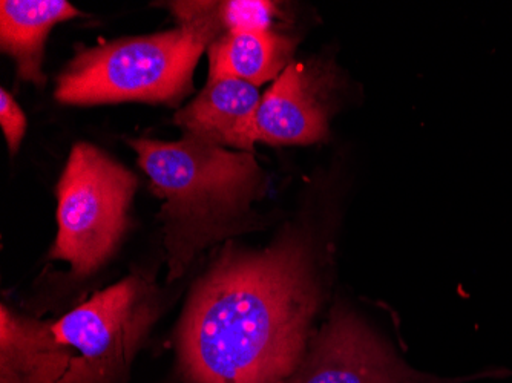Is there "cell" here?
Listing matches in <instances>:
<instances>
[{
  "instance_id": "obj_8",
  "label": "cell",
  "mask_w": 512,
  "mask_h": 383,
  "mask_svg": "<svg viewBox=\"0 0 512 383\" xmlns=\"http://www.w3.org/2000/svg\"><path fill=\"white\" fill-rule=\"evenodd\" d=\"M261 99L258 88L243 80L209 79L197 99L175 114L174 122L198 140L252 152Z\"/></svg>"
},
{
  "instance_id": "obj_7",
  "label": "cell",
  "mask_w": 512,
  "mask_h": 383,
  "mask_svg": "<svg viewBox=\"0 0 512 383\" xmlns=\"http://www.w3.org/2000/svg\"><path fill=\"white\" fill-rule=\"evenodd\" d=\"M329 122L316 77L306 66L284 69L263 95L256 112V141L267 145H312L327 135Z\"/></svg>"
},
{
  "instance_id": "obj_2",
  "label": "cell",
  "mask_w": 512,
  "mask_h": 383,
  "mask_svg": "<svg viewBox=\"0 0 512 383\" xmlns=\"http://www.w3.org/2000/svg\"><path fill=\"white\" fill-rule=\"evenodd\" d=\"M163 200L169 281L212 243L241 230L240 221L263 190L264 175L250 152H230L184 134L178 141H128Z\"/></svg>"
},
{
  "instance_id": "obj_9",
  "label": "cell",
  "mask_w": 512,
  "mask_h": 383,
  "mask_svg": "<svg viewBox=\"0 0 512 383\" xmlns=\"http://www.w3.org/2000/svg\"><path fill=\"white\" fill-rule=\"evenodd\" d=\"M71 350L57 338L54 324L0 311V383H63Z\"/></svg>"
},
{
  "instance_id": "obj_1",
  "label": "cell",
  "mask_w": 512,
  "mask_h": 383,
  "mask_svg": "<svg viewBox=\"0 0 512 383\" xmlns=\"http://www.w3.org/2000/svg\"><path fill=\"white\" fill-rule=\"evenodd\" d=\"M321 302L309 239L295 230L258 252L227 244L192 290L178 333L191 383H286Z\"/></svg>"
},
{
  "instance_id": "obj_6",
  "label": "cell",
  "mask_w": 512,
  "mask_h": 383,
  "mask_svg": "<svg viewBox=\"0 0 512 383\" xmlns=\"http://www.w3.org/2000/svg\"><path fill=\"white\" fill-rule=\"evenodd\" d=\"M503 376L497 371L451 379L416 370L359 316L338 305L286 383H465Z\"/></svg>"
},
{
  "instance_id": "obj_3",
  "label": "cell",
  "mask_w": 512,
  "mask_h": 383,
  "mask_svg": "<svg viewBox=\"0 0 512 383\" xmlns=\"http://www.w3.org/2000/svg\"><path fill=\"white\" fill-rule=\"evenodd\" d=\"M209 43L186 27L129 37L80 51L57 79L65 105L146 102L177 105L194 88L195 66Z\"/></svg>"
},
{
  "instance_id": "obj_4",
  "label": "cell",
  "mask_w": 512,
  "mask_h": 383,
  "mask_svg": "<svg viewBox=\"0 0 512 383\" xmlns=\"http://www.w3.org/2000/svg\"><path fill=\"white\" fill-rule=\"evenodd\" d=\"M137 177L89 143H77L57 184V238L51 258L76 276L91 275L111 258L129 224Z\"/></svg>"
},
{
  "instance_id": "obj_13",
  "label": "cell",
  "mask_w": 512,
  "mask_h": 383,
  "mask_svg": "<svg viewBox=\"0 0 512 383\" xmlns=\"http://www.w3.org/2000/svg\"><path fill=\"white\" fill-rule=\"evenodd\" d=\"M0 125L7 138L8 149L16 154L27 132V117L13 95L7 89H0Z\"/></svg>"
},
{
  "instance_id": "obj_10",
  "label": "cell",
  "mask_w": 512,
  "mask_h": 383,
  "mask_svg": "<svg viewBox=\"0 0 512 383\" xmlns=\"http://www.w3.org/2000/svg\"><path fill=\"white\" fill-rule=\"evenodd\" d=\"M80 16L65 0H2L0 46L17 65L20 80L43 85V51L46 37L57 23Z\"/></svg>"
},
{
  "instance_id": "obj_11",
  "label": "cell",
  "mask_w": 512,
  "mask_h": 383,
  "mask_svg": "<svg viewBox=\"0 0 512 383\" xmlns=\"http://www.w3.org/2000/svg\"><path fill=\"white\" fill-rule=\"evenodd\" d=\"M290 53V40L275 31H226L209 46V79H238L258 88L278 77Z\"/></svg>"
},
{
  "instance_id": "obj_5",
  "label": "cell",
  "mask_w": 512,
  "mask_h": 383,
  "mask_svg": "<svg viewBox=\"0 0 512 383\" xmlns=\"http://www.w3.org/2000/svg\"><path fill=\"white\" fill-rule=\"evenodd\" d=\"M160 313V293L143 273L92 295L54 324L71 350L63 383H126L132 361Z\"/></svg>"
},
{
  "instance_id": "obj_12",
  "label": "cell",
  "mask_w": 512,
  "mask_h": 383,
  "mask_svg": "<svg viewBox=\"0 0 512 383\" xmlns=\"http://www.w3.org/2000/svg\"><path fill=\"white\" fill-rule=\"evenodd\" d=\"M273 5L269 2H224L221 19L224 30H270Z\"/></svg>"
}]
</instances>
